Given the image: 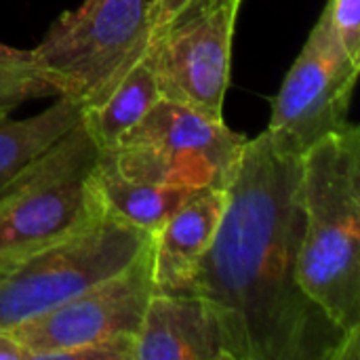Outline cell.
<instances>
[{"mask_svg":"<svg viewBox=\"0 0 360 360\" xmlns=\"http://www.w3.org/2000/svg\"><path fill=\"white\" fill-rule=\"evenodd\" d=\"M226 190L217 232L184 291L211 304L230 360H359L360 340L297 285L300 156L278 152L264 131L247 139Z\"/></svg>","mask_w":360,"mask_h":360,"instance_id":"obj_1","label":"cell"},{"mask_svg":"<svg viewBox=\"0 0 360 360\" xmlns=\"http://www.w3.org/2000/svg\"><path fill=\"white\" fill-rule=\"evenodd\" d=\"M300 289L360 340V129L348 122L300 156Z\"/></svg>","mask_w":360,"mask_h":360,"instance_id":"obj_2","label":"cell"},{"mask_svg":"<svg viewBox=\"0 0 360 360\" xmlns=\"http://www.w3.org/2000/svg\"><path fill=\"white\" fill-rule=\"evenodd\" d=\"M97 162L99 148L80 122L0 190V270L105 213Z\"/></svg>","mask_w":360,"mask_h":360,"instance_id":"obj_3","label":"cell"},{"mask_svg":"<svg viewBox=\"0 0 360 360\" xmlns=\"http://www.w3.org/2000/svg\"><path fill=\"white\" fill-rule=\"evenodd\" d=\"M152 293L150 245L114 276L4 331L27 360H135V338Z\"/></svg>","mask_w":360,"mask_h":360,"instance_id":"obj_4","label":"cell"},{"mask_svg":"<svg viewBox=\"0 0 360 360\" xmlns=\"http://www.w3.org/2000/svg\"><path fill=\"white\" fill-rule=\"evenodd\" d=\"M247 139L224 120L160 97L112 150L99 154L133 181L188 190L228 188Z\"/></svg>","mask_w":360,"mask_h":360,"instance_id":"obj_5","label":"cell"},{"mask_svg":"<svg viewBox=\"0 0 360 360\" xmlns=\"http://www.w3.org/2000/svg\"><path fill=\"white\" fill-rule=\"evenodd\" d=\"M154 236L108 209L76 234L0 270V329L49 312L133 264Z\"/></svg>","mask_w":360,"mask_h":360,"instance_id":"obj_6","label":"cell"},{"mask_svg":"<svg viewBox=\"0 0 360 360\" xmlns=\"http://www.w3.org/2000/svg\"><path fill=\"white\" fill-rule=\"evenodd\" d=\"M154 15L156 0H84L51 23L34 53L89 110L146 53Z\"/></svg>","mask_w":360,"mask_h":360,"instance_id":"obj_7","label":"cell"},{"mask_svg":"<svg viewBox=\"0 0 360 360\" xmlns=\"http://www.w3.org/2000/svg\"><path fill=\"white\" fill-rule=\"evenodd\" d=\"M240 4L243 0H186L154 23L146 51L165 99L224 120Z\"/></svg>","mask_w":360,"mask_h":360,"instance_id":"obj_8","label":"cell"},{"mask_svg":"<svg viewBox=\"0 0 360 360\" xmlns=\"http://www.w3.org/2000/svg\"><path fill=\"white\" fill-rule=\"evenodd\" d=\"M359 74L360 65L340 44L323 8L272 101L266 129L272 146L283 154L302 156L316 141L346 127Z\"/></svg>","mask_w":360,"mask_h":360,"instance_id":"obj_9","label":"cell"},{"mask_svg":"<svg viewBox=\"0 0 360 360\" xmlns=\"http://www.w3.org/2000/svg\"><path fill=\"white\" fill-rule=\"evenodd\" d=\"M135 360H230L211 304L188 291H154L135 338Z\"/></svg>","mask_w":360,"mask_h":360,"instance_id":"obj_10","label":"cell"},{"mask_svg":"<svg viewBox=\"0 0 360 360\" xmlns=\"http://www.w3.org/2000/svg\"><path fill=\"white\" fill-rule=\"evenodd\" d=\"M226 188L196 190L154 234L152 281L154 291H184L207 253L224 207Z\"/></svg>","mask_w":360,"mask_h":360,"instance_id":"obj_11","label":"cell"},{"mask_svg":"<svg viewBox=\"0 0 360 360\" xmlns=\"http://www.w3.org/2000/svg\"><path fill=\"white\" fill-rule=\"evenodd\" d=\"M84 105L59 95L53 105L23 120L0 116V190L82 122Z\"/></svg>","mask_w":360,"mask_h":360,"instance_id":"obj_12","label":"cell"},{"mask_svg":"<svg viewBox=\"0 0 360 360\" xmlns=\"http://www.w3.org/2000/svg\"><path fill=\"white\" fill-rule=\"evenodd\" d=\"M160 89L150 53L146 51L118 80L110 95L95 108L84 110L82 124L99 150H112L160 99Z\"/></svg>","mask_w":360,"mask_h":360,"instance_id":"obj_13","label":"cell"},{"mask_svg":"<svg viewBox=\"0 0 360 360\" xmlns=\"http://www.w3.org/2000/svg\"><path fill=\"white\" fill-rule=\"evenodd\" d=\"M97 190L103 207L112 215L152 236L196 192L188 188L133 181L120 175L101 154L97 162Z\"/></svg>","mask_w":360,"mask_h":360,"instance_id":"obj_14","label":"cell"},{"mask_svg":"<svg viewBox=\"0 0 360 360\" xmlns=\"http://www.w3.org/2000/svg\"><path fill=\"white\" fill-rule=\"evenodd\" d=\"M68 95L63 80L51 72L32 51H21L0 42V116L38 97Z\"/></svg>","mask_w":360,"mask_h":360,"instance_id":"obj_15","label":"cell"},{"mask_svg":"<svg viewBox=\"0 0 360 360\" xmlns=\"http://www.w3.org/2000/svg\"><path fill=\"white\" fill-rule=\"evenodd\" d=\"M325 8L340 44L360 65V0H329Z\"/></svg>","mask_w":360,"mask_h":360,"instance_id":"obj_16","label":"cell"},{"mask_svg":"<svg viewBox=\"0 0 360 360\" xmlns=\"http://www.w3.org/2000/svg\"><path fill=\"white\" fill-rule=\"evenodd\" d=\"M0 360H27L25 350L4 329H0Z\"/></svg>","mask_w":360,"mask_h":360,"instance_id":"obj_17","label":"cell"}]
</instances>
